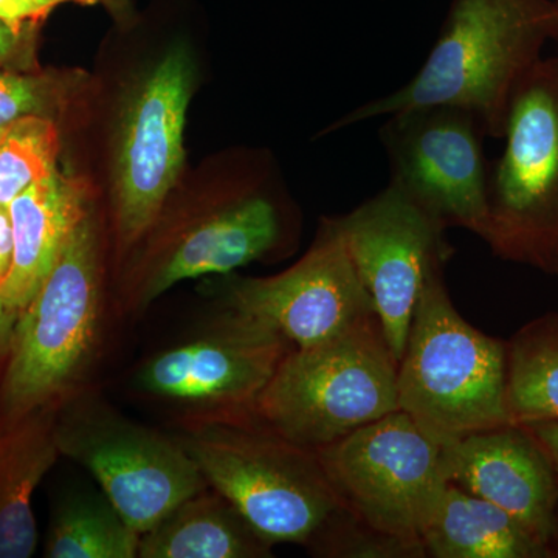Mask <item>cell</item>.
I'll list each match as a JSON object with an SVG mask.
<instances>
[{
  "mask_svg": "<svg viewBox=\"0 0 558 558\" xmlns=\"http://www.w3.org/2000/svg\"><path fill=\"white\" fill-rule=\"evenodd\" d=\"M556 0H451L427 60L399 89L357 106L329 132L421 108L472 113L486 135L502 138L510 101L556 38Z\"/></svg>",
  "mask_w": 558,
  "mask_h": 558,
  "instance_id": "cell-1",
  "label": "cell"
},
{
  "mask_svg": "<svg viewBox=\"0 0 558 558\" xmlns=\"http://www.w3.org/2000/svg\"><path fill=\"white\" fill-rule=\"evenodd\" d=\"M178 440L208 486L274 546L295 543L314 549L347 509L317 451L255 418L185 422Z\"/></svg>",
  "mask_w": 558,
  "mask_h": 558,
  "instance_id": "cell-2",
  "label": "cell"
},
{
  "mask_svg": "<svg viewBox=\"0 0 558 558\" xmlns=\"http://www.w3.org/2000/svg\"><path fill=\"white\" fill-rule=\"evenodd\" d=\"M506 341L454 307L444 269L425 281L398 365L399 410L440 447L512 424L506 400Z\"/></svg>",
  "mask_w": 558,
  "mask_h": 558,
  "instance_id": "cell-3",
  "label": "cell"
},
{
  "mask_svg": "<svg viewBox=\"0 0 558 558\" xmlns=\"http://www.w3.org/2000/svg\"><path fill=\"white\" fill-rule=\"evenodd\" d=\"M398 365L376 314L293 348L256 403L264 427L317 450L399 410Z\"/></svg>",
  "mask_w": 558,
  "mask_h": 558,
  "instance_id": "cell-4",
  "label": "cell"
},
{
  "mask_svg": "<svg viewBox=\"0 0 558 558\" xmlns=\"http://www.w3.org/2000/svg\"><path fill=\"white\" fill-rule=\"evenodd\" d=\"M102 311L100 226L90 209L14 323L2 385L9 422L73 395L97 355Z\"/></svg>",
  "mask_w": 558,
  "mask_h": 558,
  "instance_id": "cell-5",
  "label": "cell"
},
{
  "mask_svg": "<svg viewBox=\"0 0 558 558\" xmlns=\"http://www.w3.org/2000/svg\"><path fill=\"white\" fill-rule=\"evenodd\" d=\"M502 138L483 241L498 258L558 277V57L521 81Z\"/></svg>",
  "mask_w": 558,
  "mask_h": 558,
  "instance_id": "cell-6",
  "label": "cell"
},
{
  "mask_svg": "<svg viewBox=\"0 0 558 558\" xmlns=\"http://www.w3.org/2000/svg\"><path fill=\"white\" fill-rule=\"evenodd\" d=\"M58 449L89 470L140 535L208 487L179 440L121 416L108 403L70 395L54 417Z\"/></svg>",
  "mask_w": 558,
  "mask_h": 558,
  "instance_id": "cell-7",
  "label": "cell"
},
{
  "mask_svg": "<svg viewBox=\"0 0 558 558\" xmlns=\"http://www.w3.org/2000/svg\"><path fill=\"white\" fill-rule=\"evenodd\" d=\"M315 451L344 508L374 531L424 550L422 531L447 480L442 447L409 414L392 411Z\"/></svg>",
  "mask_w": 558,
  "mask_h": 558,
  "instance_id": "cell-8",
  "label": "cell"
},
{
  "mask_svg": "<svg viewBox=\"0 0 558 558\" xmlns=\"http://www.w3.org/2000/svg\"><path fill=\"white\" fill-rule=\"evenodd\" d=\"M194 64L185 46L154 62L132 86L112 159V211L121 250L134 247L159 222L185 161L186 112Z\"/></svg>",
  "mask_w": 558,
  "mask_h": 558,
  "instance_id": "cell-9",
  "label": "cell"
},
{
  "mask_svg": "<svg viewBox=\"0 0 558 558\" xmlns=\"http://www.w3.org/2000/svg\"><path fill=\"white\" fill-rule=\"evenodd\" d=\"M288 340L223 311L211 328L146 360L135 385L191 421H250L256 403L292 351Z\"/></svg>",
  "mask_w": 558,
  "mask_h": 558,
  "instance_id": "cell-10",
  "label": "cell"
},
{
  "mask_svg": "<svg viewBox=\"0 0 558 558\" xmlns=\"http://www.w3.org/2000/svg\"><path fill=\"white\" fill-rule=\"evenodd\" d=\"M480 121L454 108L403 110L385 117L379 137L389 183L447 230L484 240L488 227V171Z\"/></svg>",
  "mask_w": 558,
  "mask_h": 558,
  "instance_id": "cell-11",
  "label": "cell"
},
{
  "mask_svg": "<svg viewBox=\"0 0 558 558\" xmlns=\"http://www.w3.org/2000/svg\"><path fill=\"white\" fill-rule=\"evenodd\" d=\"M336 220L392 355L400 362L425 281L433 271L446 269L453 255L447 229L389 182Z\"/></svg>",
  "mask_w": 558,
  "mask_h": 558,
  "instance_id": "cell-12",
  "label": "cell"
},
{
  "mask_svg": "<svg viewBox=\"0 0 558 558\" xmlns=\"http://www.w3.org/2000/svg\"><path fill=\"white\" fill-rule=\"evenodd\" d=\"M222 304L223 311L278 333L293 348L315 347L376 314L336 216L319 219L310 250L288 270L227 281Z\"/></svg>",
  "mask_w": 558,
  "mask_h": 558,
  "instance_id": "cell-13",
  "label": "cell"
},
{
  "mask_svg": "<svg viewBox=\"0 0 558 558\" xmlns=\"http://www.w3.org/2000/svg\"><path fill=\"white\" fill-rule=\"evenodd\" d=\"M288 223L277 199L253 186L211 211L179 223L154 244L126 290L124 307L142 311L172 286L205 275H229L278 255Z\"/></svg>",
  "mask_w": 558,
  "mask_h": 558,
  "instance_id": "cell-14",
  "label": "cell"
},
{
  "mask_svg": "<svg viewBox=\"0 0 558 558\" xmlns=\"http://www.w3.org/2000/svg\"><path fill=\"white\" fill-rule=\"evenodd\" d=\"M442 468L449 483L506 510L548 546L558 481L545 453L520 424L447 444Z\"/></svg>",
  "mask_w": 558,
  "mask_h": 558,
  "instance_id": "cell-15",
  "label": "cell"
},
{
  "mask_svg": "<svg viewBox=\"0 0 558 558\" xmlns=\"http://www.w3.org/2000/svg\"><path fill=\"white\" fill-rule=\"evenodd\" d=\"M9 209L13 264L0 293L20 314L49 277L72 231L90 211L89 183L57 168L21 193Z\"/></svg>",
  "mask_w": 558,
  "mask_h": 558,
  "instance_id": "cell-16",
  "label": "cell"
},
{
  "mask_svg": "<svg viewBox=\"0 0 558 558\" xmlns=\"http://www.w3.org/2000/svg\"><path fill=\"white\" fill-rule=\"evenodd\" d=\"M421 542L433 558H550L546 543L523 523L449 481Z\"/></svg>",
  "mask_w": 558,
  "mask_h": 558,
  "instance_id": "cell-17",
  "label": "cell"
},
{
  "mask_svg": "<svg viewBox=\"0 0 558 558\" xmlns=\"http://www.w3.org/2000/svg\"><path fill=\"white\" fill-rule=\"evenodd\" d=\"M58 454L49 409L9 422L0 432V558L35 553L38 532L32 497Z\"/></svg>",
  "mask_w": 558,
  "mask_h": 558,
  "instance_id": "cell-18",
  "label": "cell"
},
{
  "mask_svg": "<svg viewBox=\"0 0 558 558\" xmlns=\"http://www.w3.org/2000/svg\"><path fill=\"white\" fill-rule=\"evenodd\" d=\"M274 545L233 505L207 487L140 535L142 558H267Z\"/></svg>",
  "mask_w": 558,
  "mask_h": 558,
  "instance_id": "cell-19",
  "label": "cell"
},
{
  "mask_svg": "<svg viewBox=\"0 0 558 558\" xmlns=\"http://www.w3.org/2000/svg\"><path fill=\"white\" fill-rule=\"evenodd\" d=\"M506 400L512 424L558 421V314L529 322L506 341Z\"/></svg>",
  "mask_w": 558,
  "mask_h": 558,
  "instance_id": "cell-20",
  "label": "cell"
},
{
  "mask_svg": "<svg viewBox=\"0 0 558 558\" xmlns=\"http://www.w3.org/2000/svg\"><path fill=\"white\" fill-rule=\"evenodd\" d=\"M140 534L105 494L70 498L54 517L46 556L50 558L138 557Z\"/></svg>",
  "mask_w": 558,
  "mask_h": 558,
  "instance_id": "cell-21",
  "label": "cell"
},
{
  "mask_svg": "<svg viewBox=\"0 0 558 558\" xmlns=\"http://www.w3.org/2000/svg\"><path fill=\"white\" fill-rule=\"evenodd\" d=\"M60 131L53 119L28 117L0 140V205H10L38 180L57 170Z\"/></svg>",
  "mask_w": 558,
  "mask_h": 558,
  "instance_id": "cell-22",
  "label": "cell"
},
{
  "mask_svg": "<svg viewBox=\"0 0 558 558\" xmlns=\"http://www.w3.org/2000/svg\"><path fill=\"white\" fill-rule=\"evenodd\" d=\"M70 87L51 76L0 72V130L28 117L51 119L68 102Z\"/></svg>",
  "mask_w": 558,
  "mask_h": 558,
  "instance_id": "cell-23",
  "label": "cell"
},
{
  "mask_svg": "<svg viewBox=\"0 0 558 558\" xmlns=\"http://www.w3.org/2000/svg\"><path fill=\"white\" fill-rule=\"evenodd\" d=\"M545 453L558 481V421H535L520 424Z\"/></svg>",
  "mask_w": 558,
  "mask_h": 558,
  "instance_id": "cell-24",
  "label": "cell"
},
{
  "mask_svg": "<svg viewBox=\"0 0 558 558\" xmlns=\"http://www.w3.org/2000/svg\"><path fill=\"white\" fill-rule=\"evenodd\" d=\"M44 17L24 0H0V21L11 31L24 35L28 25H36Z\"/></svg>",
  "mask_w": 558,
  "mask_h": 558,
  "instance_id": "cell-25",
  "label": "cell"
},
{
  "mask_svg": "<svg viewBox=\"0 0 558 558\" xmlns=\"http://www.w3.org/2000/svg\"><path fill=\"white\" fill-rule=\"evenodd\" d=\"M13 229L9 205H0V286L9 278L13 264Z\"/></svg>",
  "mask_w": 558,
  "mask_h": 558,
  "instance_id": "cell-26",
  "label": "cell"
},
{
  "mask_svg": "<svg viewBox=\"0 0 558 558\" xmlns=\"http://www.w3.org/2000/svg\"><path fill=\"white\" fill-rule=\"evenodd\" d=\"M24 35L11 31L5 22L0 21V64L10 61L21 50Z\"/></svg>",
  "mask_w": 558,
  "mask_h": 558,
  "instance_id": "cell-27",
  "label": "cell"
},
{
  "mask_svg": "<svg viewBox=\"0 0 558 558\" xmlns=\"http://www.w3.org/2000/svg\"><path fill=\"white\" fill-rule=\"evenodd\" d=\"M17 312L11 310L0 293V352L10 344L11 333H13L14 323H16Z\"/></svg>",
  "mask_w": 558,
  "mask_h": 558,
  "instance_id": "cell-28",
  "label": "cell"
},
{
  "mask_svg": "<svg viewBox=\"0 0 558 558\" xmlns=\"http://www.w3.org/2000/svg\"><path fill=\"white\" fill-rule=\"evenodd\" d=\"M28 5L33 7L40 16L46 20L47 16L57 9V7L64 5V3H78V5H97L98 0H24Z\"/></svg>",
  "mask_w": 558,
  "mask_h": 558,
  "instance_id": "cell-29",
  "label": "cell"
},
{
  "mask_svg": "<svg viewBox=\"0 0 558 558\" xmlns=\"http://www.w3.org/2000/svg\"><path fill=\"white\" fill-rule=\"evenodd\" d=\"M98 2L105 5L109 13L112 14L113 17H117V20L126 21L128 17H131V0H98Z\"/></svg>",
  "mask_w": 558,
  "mask_h": 558,
  "instance_id": "cell-30",
  "label": "cell"
},
{
  "mask_svg": "<svg viewBox=\"0 0 558 558\" xmlns=\"http://www.w3.org/2000/svg\"><path fill=\"white\" fill-rule=\"evenodd\" d=\"M548 548L550 558L558 557V502L556 513H554L553 531H550Z\"/></svg>",
  "mask_w": 558,
  "mask_h": 558,
  "instance_id": "cell-31",
  "label": "cell"
},
{
  "mask_svg": "<svg viewBox=\"0 0 558 558\" xmlns=\"http://www.w3.org/2000/svg\"><path fill=\"white\" fill-rule=\"evenodd\" d=\"M556 7H557V28H556V38H554V40H557V43H558V0H556Z\"/></svg>",
  "mask_w": 558,
  "mask_h": 558,
  "instance_id": "cell-32",
  "label": "cell"
},
{
  "mask_svg": "<svg viewBox=\"0 0 558 558\" xmlns=\"http://www.w3.org/2000/svg\"><path fill=\"white\" fill-rule=\"evenodd\" d=\"M9 130V128H7ZM7 130H0V140L3 138V135H5Z\"/></svg>",
  "mask_w": 558,
  "mask_h": 558,
  "instance_id": "cell-33",
  "label": "cell"
}]
</instances>
